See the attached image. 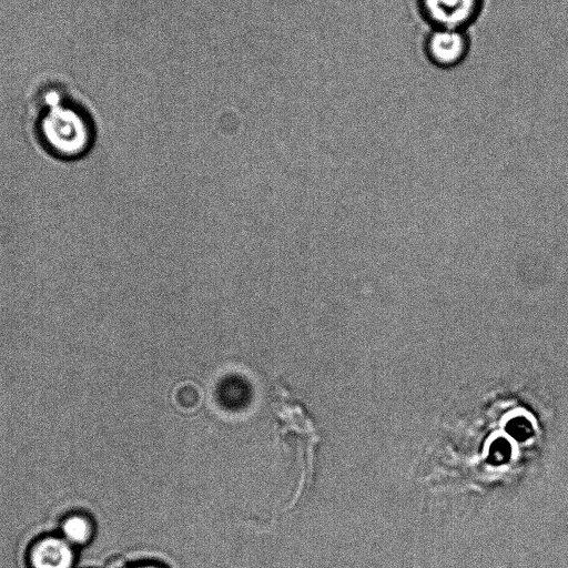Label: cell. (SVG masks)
<instances>
[{
  "label": "cell",
  "mask_w": 568,
  "mask_h": 568,
  "mask_svg": "<svg viewBox=\"0 0 568 568\" xmlns=\"http://www.w3.org/2000/svg\"><path fill=\"white\" fill-rule=\"evenodd\" d=\"M32 134L45 155L61 162H75L92 151L98 131L85 111L61 103L55 93H50L34 120Z\"/></svg>",
  "instance_id": "obj_1"
},
{
  "label": "cell",
  "mask_w": 568,
  "mask_h": 568,
  "mask_svg": "<svg viewBox=\"0 0 568 568\" xmlns=\"http://www.w3.org/2000/svg\"><path fill=\"white\" fill-rule=\"evenodd\" d=\"M28 568H75L78 549L60 534H47L36 538L27 549Z\"/></svg>",
  "instance_id": "obj_2"
},
{
  "label": "cell",
  "mask_w": 568,
  "mask_h": 568,
  "mask_svg": "<svg viewBox=\"0 0 568 568\" xmlns=\"http://www.w3.org/2000/svg\"><path fill=\"white\" fill-rule=\"evenodd\" d=\"M420 6L436 28L462 29L475 17L479 0H420Z\"/></svg>",
  "instance_id": "obj_3"
},
{
  "label": "cell",
  "mask_w": 568,
  "mask_h": 568,
  "mask_svg": "<svg viewBox=\"0 0 568 568\" xmlns=\"http://www.w3.org/2000/svg\"><path fill=\"white\" fill-rule=\"evenodd\" d=\"M427 54L440 67L455 65L467 51V40L460 29L436 28L427 39Z\"/></svg>",
  "instance_id": "obj_4"
},
{
  "label": "cell",
  "mask_w": 568,
  "mask_h": 568,
  "mask_svg": "<svg viewBox=\"0 0 568 568\" xmlns=\"http://www.w3.org/2000/svg\"><path fill=\"white\" fill-rule=\"evenodd\" d=\"M59 534L75 549L89 546L97 527L93 518L84 511H70L60 521Z\"/></svg>",
  "instance_id": "obj_5"
},
{
  "label": "cell",
  "mask_w": 568,
  "mask_h": 568,
  "mask_svg": "<svg viewBox=\"0 0 568 568\" xmlns=\"http://www.w3.org/2000/svg\"><path fill=\"white\" fill-rule=\"evenodd\" d=\"M119 568H170L164 562L152 559H141L132 562L124 564Z\"/></svg>",
  "instance_id": "obj_6"
}]
</instances>
